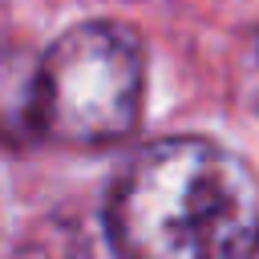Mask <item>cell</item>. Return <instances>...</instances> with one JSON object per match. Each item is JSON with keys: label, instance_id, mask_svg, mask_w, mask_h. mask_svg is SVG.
I'll use <instances>...</instances> for the list:
<instances>
[{"label": "cell", "instance_id": "cell-1", "mask_svg": "<svg viewBox=\"0 0 259 259\" xmlns=\"http://www.w3.org/2000/svg\"><path fill=\"white\" fill-rule=\"evenodd\" d=\"M105 235L121 259H251L259 178L219 142H150L109 190Z\"/></svg>", "mask_w": 259, "mask_h": 259}, {"label": "cell", "instance_id": "cell-2", "mask_svg": "<svg viewBox=\"0 0 259 259\" xmlns=\"http://www.w3.org/2000/svg\"><path fill=\"white\" fill-rule=\"evenodd\" d=\"M146 57L138 32L117 20H85L61 32L36 65L28 125L57 146H113L142 113Z\"/></svg>", "mask_w": 259, "mask_h": 259}, {"label": "cell", "instance_id": "cell-3", "mask_svg": "<svg viewBox=\"0 0 259 259\" xmlns=\"http://www.w3.org/2000/svg\"><path fill=\"white\" fill-rule=\"evenodd\" d=\"M12 259H121L105 235V223L93 227L85 219L49 214L24 231Z\"/></svg>", "mask_w": 259, "mask_h": 259}]
</instances>
